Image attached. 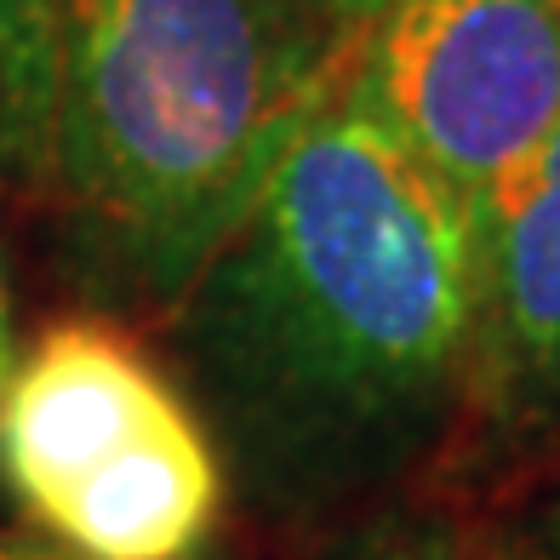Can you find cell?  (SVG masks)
I'll use <instances>...</instances> for the list:
<instances>
[{
	"label": "cell",
	"instance_id": "cell-3",
	"mask_svg": "<svg viewBox=\"0 0 560 560\" xmlns=\"http://www.w3.org/2000/svg\"><path fill=\"white\" fill-rule=\"evenodd\" d=\"M0 469L81 560H184L218 515L212 435L115 326H52L0 389Z\"/></svg>",
	"mask_w": 560,
	"mask_h": 560
},
{
	"label": "cell",
	"instance_id": "cell-4",
	"mask_svg": "<svg viewBox=\"0 0 560 560\" xmlns=\"http://www.w3.org/2000/svg\"><path fill=\"white\" fill-rule=\"evenodd\" d=\"M343 92L480 212L560 126V0H406L354 30Z\"/></svg>",
	"mask_w": 560,
	"mask_h": 560
},
{
	"label": "cell",
	"instance_id": "cell-8",
	"mask_svg": "<svg viewBox=\"0 0 560 560\" xmlns=\"http://www.w3.org/2000/svg\"><path fill=\"white\" fill-rule=\"evenodd\" d=\"M310 7L320 12V18H332L338 30H366V23H377L384 12H395V7H406V0H310Z\"/></svg>",
	"mask_w": 560,
	"mask_h": 560
},
{
	"label": "cell",
	"instance_id": "cell-2",
	"mask_svg": "<svg viewBox=\"0 0 560 560\" xmlns=\"http://www.w3.org/2000/svg\"><path fill=\"white\" fill-rule=\"evenodd\" d=\"M310 0H69L46 189L109 287L184 303L343 86Z\"/></svg>",
	"mask_w": 560,
	"mask_h": 560
},
{
	"label": "cell",
	"instance_id": "cell-6",
	"mask_svg": "<svg viewBox=\"0 0 560 560\" xmlns=\"http://www.w3.org/2000/svg\"><path fill=\"white\" fill-rule=\"evenodd\" d=\"M63 7L69 0H0V166L18 184H46Z\"/></svg>",
	"mask_w": 560,
	"mask_h": 560
},
{
	"label": "cell",
	"instance_id": "cell-5",
	"mask_svg": "<svg viewBox=\"0 0 560 560\" xmlns=\"http://www.w3.org/2000/svg\"><path fill=\"white\" fill-rule=\"evenodd\" d=\"M469 412L498 435L560 418V126L475 212Z\"/></svg>",
	"mask_w": 560,
	"mask_h": 560
},
{
	"label": "cell",
	"instance_id": "cell-9",
	"mask_svg": "<svg viewBox=\"0 0 560 560\" xmlns=\"http://www.w3.org/2000/svg\"><path fill=\"white\" fill-rule=\"evenodd\" d=\"M532 538H538V555L544 560H560V464L549 475V487L538 498V515H532Z\"/></svg>",
	"mask_w": 560,
	"mask_h": 560
},
{
	"label": "cell",
	"instance_id": "cell-1",
	"mask_svg": "<svg viewBox=\"0 0 560 560\" xmlns=\"http://www.w3.org/2000/svg\"><path fill=\"white\" fill-rule=\"evenodd\" d=\"M177 310L252 498L384 492L469 412L475 207L338 86Z\"/></svg>",
	"mask_w": 560,
	"mask_h": 560
},
{
	"label": "cell",
	"instance_id": "cell-7",
	"mask_svg": "<svg viewBox=\"0 0 560 560\" xmlns=\"http://www.w3.org/2000/svg\"><path fill=\"white\" fill-rule=\"evenodd\" d=\"M332 560H492V555L457 544L452 532H435V526H377Z\"/></svg>",
	"mask_w": 560,
	"mask_h": 560
},
{
	"label": "cell",
	"instance_id": "cell-11",
	"mask_svg": "<svg viewBox=\"0 0 560 560\" xmlns=\"http://www.w3.org/2000/svg\"><path fill=\"white\" fill-rule=\"evenodd\" d=\"M0 372H7V320H0Z\"/></svg>",
	"mask_w": 560,
	"mask_h": 560
},
{
	"label": "cell",
	"instance_id": "cell-10",
	"mask_svg": "<svg viewBox=\"0 0 560 560\" xmlns=\"http://www.w3.org/2000/svg\"><path fill=\"white\" fill-rule=\"evenodd\" d=\"M0 560H81V555H58V549H35V544L0 538Z\"/></svg>",
	"mask_w": 560,
	"mask_h": 560
}]
</instances>
